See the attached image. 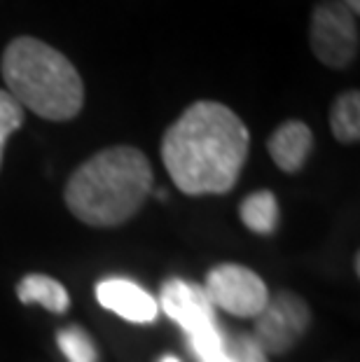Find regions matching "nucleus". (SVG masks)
I'll return each mask as SVG.
<instances>
[{"label": "nucleus", "mask_w": 360, "mask_h": 362, "mask_svg": "<svg viewBox=\"0 0 360 362\" xmlns=\"http://www.w3.org/2000/svg\"><path fill=\"white\" fill-rule=\"evenodd\" d=\"M227 353L232 362H267V353L260 349L252 334H236L227 339Z\"/></svg>", "instance_id": "nucleus-15"}, {"label": "nucleus", "mask_w": 360, "mask_h": 362, "mask_svg": "<svg viewBox=\"0 0 360 362\" xmlns=\"http://www.w3.org/2000/svg\"><path fill=\"white\" fill-rule=\"evenodd\" d=\"M159 309H164V313L171 320H175L178 325L185 329L187 337L194 332H202L206 327L218 325L216 320V309L206 297L204 288L185 281H168L162 288V302L157 304Z\"/></svg>", "instance_id": "nucleus-7"}, {"label": "nucleus", "mask_w": 360, "mask_h": 362, "mask_svg": "<svg viewBox=\"0 0 360 362\" xmlns=\"http://www.w3.org/2000/svg\"><path fill=\"white\" fill-rule=\"evenodd\" d=\"M17 295L24 304H42L52 313H66L71 306L66 288L42 274H30L17 285Z\"/></svg>", "instance_id": "nucleus-10"}, {"label": "nucleus", "mask_w": 360, "mask_h": 362, "mask_svg": "<svg viewBox=\"0 0 360 362\" xmlns=\"http://www.w3.org/2000/svg\"><path fill=\"white\" fill-rule=\"evenodd\" d=\"M272 161L281 171L297 173L306 164L313 150V134L311 129L300 119H288L274 131L267 141Z\"/></svg>", "instance_id": "nucleus-9"}, {"label": "nucleus", "mask_w": 360, "mask_h": 362, "mask_svg": "<svg viewBox=\"0 0 360 362\" xmlns=\"http://www.w3.org/2000/svg\"><path fill=\"white\" fill-rule=\"evenodd\" d=\"M239 215L250 232L272 234L279 225V202L269 189L252 192L241 202Z\"/></svg>", "instance_id": "nucleus-11"}, {"label": "nucleus", "mask_w": 360, "mask_h": 362, "mask_svg": "<svg viewBox=\"0 0 360 362\" xmlns=\"http://www.w3.org/2000/svg\"><path fill=\"white\" fill-rule=\"evenodd\" d=\"M7 94L37 117L68 122L84 105V82L78 68L52 45L21 35L7 45L0 61Z\"/></svg>", "instance_id": "nucleus-3"}, {"label": "nucleus", "mask_w": 360, "mask_h": 362, "mask_svg": "<svg viewBox=\"0 0 360 362\" xmlns=\"http://www.w3.org/2000/svg\"><path fill=\"white\" fill-rule=\"evenodd\" d=\"M24 119H26L24 107L14 101L5 89H0V166H3V152L7 138L24 124Z\"/></svg>", "instance_id": "nucleus-14"}, {"label": "nucleus", "mask_w": 360, "mask_h": 362, "mask_svg": "<svg viewBox=\"0 0 360 362\" xmlns=\"http://www.w3.org/2000/svg\"><path fill=\"white\" fill-rule=\"evenodd\" d=\"M311 311L302 297L293 292H279L255 315V341L272 356H283L300 341L309 329Z\"/></svg>", "instance_id": "nucleus-6"}, {"label": "nucleus", "mask_w": 360, "mask_h": 362, "mask_svg": "<svg viewBox=\"0 0 360 362\" xmlns=\"http://www.w3.org/2000/svg\"><path fill=\"white\" fill-rule=\"evenodd\" d=\"M59 349L64 351L68 362H96V349L89 334L80 325H71L59 332Z\"/></svg>", "instance_id": "nucleus-13"}, {"label": "nucleus", "mask_w": 360, "mask_h": 362, "mask_svg": "<svg viewBox=\"0 0 360 362\" xmlns=\"http://www.w3.org/2000/svg\"><path fill=\"white\" fill-rule=\"evenodd\" d=\"M332 136L344 145L358 143L360 138V94L358 89L344 91L330 107Z\"/></svg>", "instance_id": "nucleus-12"}, {"label": "nucleus", "mask_w": 360, "mask_h": 362, "mask_svg": "<svg viewBox=\"0 0 360 362\" xmlns=\"http://www.w3.org/2000/svg\"><path fill=\"white\" fill-rule=\"evenodd\" d=\"M309 42L320 64L342 71L358 57V17L342 0H320L311 12Z\"/></svg>", "instance_id": "nucleus-4"}, {"label": "nucleus", "mask_w": 360, "mask_h": 362, "mask_svg": "<svg viewBox=\"0 0 360 362\" xmlns=\"http://www.w3.org/2000/svg\"><path fill=\"white\" fill-rule=\"evenodd\" d=\"M204 292L213 304L222 311L239 315V318H255L269 302V290L255 272L241 264H218L206 276Z\"/></svg>", "instance_id": "nucleus-5"}, {"label": "nucleus", "mask_w": 360, "mask_h": 362, "mask_svg": "<svg viewBox=\"0 0 360 362\" xmlns=\"http://www.w3.org/2000/svg\"><path fill=\"white\" fill-rule=\"evenodd\" d=\"M250 134L232 107L197 101L164 131L162 161L182 194H227L246 164Z\"/></svg>", "instance_id": "nucleus-1"}, {"label": "nucleus", "mask_w": 360, "mask_h": 362, "mask_svg": "<svg viewBox=\"0 0 360 362\" xmlns=\"http://www.w3.org/2000/svg\"><path fill=\"white\" fill-rule=\"evenodd\" d=\"M342 3H344V5H347V7H349V10H351V12H354V14H356V17H358V12H360V0H342Z\"/></svg>", "instance_id": "nucleus-16"}, {"label": "nucleus", "mask_w": 360, "mask_h": 362, "mask_svg": "<svg viewBox=\"0 0 360 362\" xmlns=\"http://www.w3.org/2000/svg\"><path fill=\"white\" fill-rule=\"evenodd\" d=\"M159 362H180V360H178V358H173V356H166V358H162Z\"/></svg>", "instance_id": "nucleus-17"}, {"label": "nucleus", "mask_w": 360, "mask_h": 362, "mask_svg": "<svg viewBox=\"0 0 360 362\" xmlns=\"http://www.w3.org/2000/svg\"><path fill=\"white\" fill-rule=\"evenodd\" d=\"M152 187L148 157L132 145H115L89 157L66 182V206L89 227H117L141 211Z\"/></svg>", "instance_id": "nucleus-2"}, {"label": "nucleus", "mask_w": 360, "mask_h": 362, "mask_svg": "<svg viewBox=\"0 0 360 362\" xmlns=\"http://www.w3.org/2000/svg\"><path fill=\"white\" fill-rule=\"evenodd\" d=\"M96 297L103 309L115 311L129 322H152L159 315L155 297L127 279H108L96 285Z\"/></svg>", "instance_id": "nucleus-8"}]
</instances>
